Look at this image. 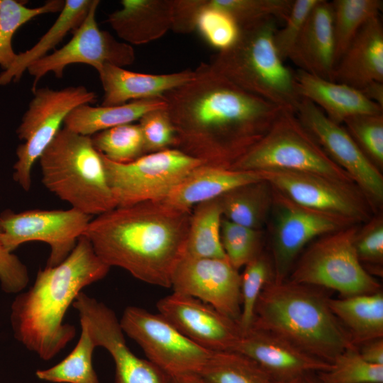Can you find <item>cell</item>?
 <instances>
[{
  "label": "cell",
  "instance_id": "ee69618b",
  "mask_svg": "<svg viewBox=\"0 0 383 383\" xmlns=\"http://www.w3.org/2000/svg\"><path fill=\"white\" fill-rule=\"evenodd\" d=\"M319 1L294 0L289 13L284 21V26L277 29L274 36L276 49L283 60L289 59L309 13Z\"/></svg>",
  "mask_w": 383,
  "mask_h": 383
},
{
  "label": "cell",
  "instance_id": "b9f144b4",
  "mask_svg": "<svg viewBox=\"0 0 383 383\" xmlns=\"http://www.w3.org/2000/svg\"><path fill=\"white\" fill-rule=\"evenodd\" d=\"M362 226H359L354 239L356 254L360 262L369 265L380 274L383 264V216L378 213Z\"/></svg>",
  "mask_w": 383,
  "mask_h": 383
},
{
  "label": "cell",
  "instance_id": "83f0119b",
  "mask_svg": "<svg viewBox=\"0 0 383 383\" xmlns=\"http://www.w3.org/2000/svg\"><path fill=\"white\" fill-rule=\"evenodd\" d=\"M93 0H66L55 23L29 50L18 53L13 65L0 74V86L18 82L30 65L45 57L86 18Z\"/></svg>",
  "mask_w": 383,
  "mask_h": 383
},
{
  "label": "cell",
  "instance_id": "e575fe53",
  "mask_svg": "<svg viewBox=\"0 0 383 383\" xmlns=\"http://www.w3.org/2000/svg\"><path fill=\"white\" fill-rule=\"evenodd\" d=\"M95 149L108 160L128 163L145 155L139 124L128 123L98 132L91 136Z\"/></svg>",
  "mask_w": 383,
  "mask_h": 383
},
{
  "label": "cell",
  "instance_id": "7bdbcfd3",
  "mask_svg": "<svg viewBox=\"0 0 383 383\" xmlns=\"http://www.w3.org/2000/svg\"><path fill=\"white\" fill-rule=\"evenodd\" d=\"M145 154L175 148L177 135L166 109L150 111L139 120Z\"/></svg>",
  "mask_w": 383,
  "mask_h": 383
},
{
  "label": "cell",
  "instance_id": "8992f818",
  "mask_svg": "<svg viewBox=\"0 0 383 383\" xmlns=\"http://www.w3.org/2000/svg\"><path fill=\"white\" fill-rule=\"evenodd\" d=\"M39 161L44 186L72 208L99 216L117 206L91 136L61 128Z\"/></svg>",
  "mask_w": 383,
  "mask_h": 383
},
{
  "label": "cell",
  "instance_id": "7dc6e473",
  "mask_svg": "<svg viewBox=\"0 0 383 383\" xmlns=\"http://www.w3.org/2000/svg\"><path fill=\"white\" fill-rule=\"evenodd\" d=\"M357 348L365 361L374 365H383V338L365 342Z\"/></svg>",
  "mask_w": 383,
  "mask_h": 383
},
{
  "label": "cell",
  "instance_id": "bcb514c9",
  "mask_svg": "<svg viewBox=\"0 0 383 383\" xmlns=\"http://www.w3.org/2000/svg\"><path fill=\"white\" fill-rule=\"evenodd\" d=\"M201 0H172V30L178 33H189L196 29L201 13Z\"/></svg>",
  "mask_w": 383,
  "mask_h": 383
},
{
  "label": "cell",
  "instance_id": "6da1fadb",
  "mask_svg": "<svg viewBox=\"0 0 383 383\" xmlns=\"http://www.w3.org/2000/svg\"><path fill=\"white\" fill-rule=\"evenodd\" d=\"M194 77L162 97L176 149L204 165L230 168L269 131L283 109L201 63Z\"/></svg>",
  "mask_w": 383,
  "mask_h": 383
},
{
  "label": "cell",
  "instance_id": "5bb4252c",
  "mask_svg": "<svg viewBox=\"0 0 383 383\" xmlns=\"http://www.w3.org/2000/svg\"><path fill=\"white\" fill-rule=\"evenodd\" d=\"M91 220V216L73 208L18 213L6 209L0 214V239L11 252L30 241L48 244L50 253L46 267H54L71 253Z\"/></svg>",
  "mask_w": 383,
  "mask_h": 383
},
{
  "label": "cell",
  "instance_id": "d6a6232c",
  "mask_svg": "<svg viewBox=\"0 0 383 383\" xmlns=\"http://www.w3.org/2000/svg\"><path fill=\"white\" fill-rule=\"evenodd\" d=\"M65 1L49 0L43 6L29 8L26 1L0 0V66L3 71L9 69L15 62L12 40L17 30L31 19L45 13L60 12Z\"/></svg>",
  "mask_w": 383,
  "mask_h": 383
},
{
  "label": "cell",
  "instance_id": "f546056e",
  "mask_svg": "<svg viewBox=\"0 0 383 383\" xmlns=\"http://www.w3.org/2000/svg\"><path fill=\"white\" fill-rule=\"evenodd\" d=\"M222 218L218 197L195 206L192 211L184 255L227 258L221 239Z\"/></svg>",
  "mask_w": 383,
  "mask_h": 383
},
{
  "label": "cell",
  "instance_id": "ab89813d",
  "mask_svg": "<svg viewBox=\"0 0 383 383\" xmlns=\"http://www.w3.org/2000/svg\"><path fill=\"white\" fill-rule=\"evenodd\" d=\"M343 123L365 155L377 167L382 170L383 113L357 115Z\"/></svg>",
  "mask_w": 383,
  "mask_h": 383
},
{
  "label": "cell",
  "instance_id": "d590c367",
  "mask_svg": "<svg viewBox=\"0 0 383 383\" xmlns=\"http://www.w3.org/2000/svg\"><path fill=\"white\" fill-rule=\"evenodd\" d=\"M244 267L240 274L241 312L239 326L242 333L252 327L257 299L265 285L274 279L270 255L263 250Z\"/></svg>",
  "mask_w": 383,
  "mask_h": 383
},
{
  "label": "cell",
  "instance_id": "52a82bcc",
  "mask_svg": "<svg viewBox=\"0 0 383 383\" xmlns=\"http://www.w3.org/2000/svg\"><path fill=\"white\" fill-rule=\"evenodd\" d=\"M230 168L302 172L355 184L349 175L323 151L296 113L285 110L267 133Z\"/></svg>",
  "mask_w": 383,
  "mask_h": 383
},
{
  "label": "cell",
  "instance_id": "4dcf8cb0",
  "mask_svg": "<svg viewBox=\"0 0 383 383\" xmlns=\"http://www.w3.org/2000/svg\"><path fill=\"white\" fill-rule=\"evenodd\" d=\"M206 383H275L255 362L235 351H213L197 374Z\"/></svg>",
  "mask_w": 383,
  "mask_h": 383
},
{
  "label": "cell",
  "instance_id": "e0dca14e",
  "mask_svg": "<svg viewBox=\"0 0 383 383\" xmlns=\"http://www.w3.org/2000/svg\"><path fill=\"white\" fill-rule=\"evenodd\" d=\"M173 292L196 298L239 324L240 274L227 258L184 255L172 274Z\"/></svg>",
  "mask_w": 383,
  "mask_h": 383
},
{
  "label": "cell",
  "instance_id": "3957f363",
  "mask_svg": "<svg viewBox=\"0 0 383 383\" xmlns=\"http://www.w3.org/2000/svg\"><path fill=\"white\" fill-rule=\"evenodd\" d=\"M110 268L89 240L79 237L65 260L40 270L33 285L17 294L10 315L15 338L43 360L55 357L76 335L75 327L64 321L68 308L84 287L104 279Z\"/></svg>",
  "mask_w": 383,
  "mask_h": 383
},
{
  "label": "cell",
  "instance_id": "ba28073f",
  "mask_svg": "<svg viewBox=\"0 0 383 383\" xmlns=\"http://www.w3.org/2000/svg\"><path fill=\"white\" fill-rule=\"evenodd\" d=\"M359 226H349L316 238L299 255L287 280L334 290L342 297L382 290L356 254L354 239Z\"/></svg>",
  "mask_w": 383,
  "mask_h": 383
},
{
  "label": "cell",
  "instance_id": "d4e9b609",
  "mask_svg": "<svg viewBox=\"0 0 383 383\" xmlns=\"http://www.w3.org/2000/svg\"><path fill=\"white\" fill-rule=\"evenodd\" d=\"M121 4L106 22L126 43H148L172 29V0H122Z\"/></svg>",
  "mask_w": 383,
  "mask_h": 383
},
{
  "label": "cell",
  "instance_id": "484cf974",
  "mask_svg": "<svg viewBox=\"0 0 383 383\" xmlns=\"http://www.w3.org/2000/svg\"><path fill=\"white\" fill-rule=\"evenodd\" d=\"M163 97H155L132 101L117 106H93L82 104L73 109L66 117L65 128L77 133L92 135L115 126L132 123L140 120L146 113L166 109Z\"/></svg>",
  "mask_w": 383,
  "mask_h": 383
},
{
  "label": "cell",
  "instance_id": "2e32d148",
  "mask_svg": "<svg viewBox=\"0 0 383 383\" xmlns=\"http://www.w3.org/2000/svg\"><path fill=\"white\" fill-rule=\"evenodd\" d=\"M99 4V0H93L86 18L72 32L69 42L29 65L27 71L34 78L33 91L48 73L62 78L64 70L71 64L88 65L98 72L105 65L123 67L134 62L135 55L131 45L116 40L109 32L99 28L96 12Z\"/></svg>",
  "mask_w": 383,
  "mask_h": 383
},
{
  "label": "cell",
  "instance_id": "7a4b0ae2",
  "mask_svg": "<svg viewBox=\"0 0 383 383\" xmlns=\"http://www.w3.org/2000/svg\"><path fill=\"white\" fill-rule=\"evenodd\" d=\"M192 211L163 201L117 206L91 220L83 235L109 267L168 288L185 254Z\"/></svg>",
  "mask_w": 383,
  "mask_h": 383
},
{
  "label": "cell",
  "instance_id": "ac0fdd59",
  "mask_svg": "<svg viewBox=\"0 0 383 383\" xmlns=\"http://www.w3.org/2000/svg\"><path fill=\"white\" fill-rule=\"evenodd\" d=\"M157 309L186 337L211 351H232L242 335L238 322L190 296L172 292Z\"/></svg>",
  "mask_w": 383,
  "mask_h": 383
},
{
  "label": "cell",
  "instance_id": "5b68a950",
  "mask_svg": "<svg viewBox=\"0 0 383 383\" xmlns=\"http://www.w3.org/2000/svg\"><path fill=\"white\" fill-rule=\"evenodd\" d=\"M277 22L270 18L240 27L235 41L213 55L209 64L238 87L296 113L301 99L294 72L274 45Z\"/></svg>",
  "mask_w": 383,
  "mask_h": 383
},
{
  "label": "cell",
  "instance_id": "277c9868",
  "mask_svg": "<svg viewBox=\"0 0 383 383\" xmlns=\"http://www.w3.org/2000/svg\"><path fill=\"white\" fill-rule=\"evenodd\" d=\"M318 289L287 279L270 281L257 299L251 328L272 333L331 363L356 345L331 310L328 298Z\"/></svg>",
  "mask_w": 383,
  "mask_h": 383
},
{
  "label": "cell",
  "instance_id": "7402d4cb",
  "mask_svg": "<svg viewBox=\"0 0 383 383\" xmlns=\"http://www.w3.org/2000/svg\"><path fill=\"white\" fill-rule=\"evenodd\" d=\"M333 81L359 90L383 82V27L379 16L359 30L335 65Z\"/></svg>",
  "mask_w": 383,
  "mask_h": 383
},
{
  "label": "cell",
  "instance_id": "cb8c5ba5",
  "mask_svg": "<svg viewBox=\"0 0 383 383\" xmlns=\"http://www.w3.org/2000/svg\"><path fill=\"white\" fill-rule=\"evenodd\" d=\"M261 180L264 177L260 171L202 165L187 175L161 201L178 209L192 210L197 204L218 198L238 187Z\"/></svg>",
  "mask_w": 383,
  "mask_h": 383
},
{
  "label": "cell",
  "instance_id": "603a6c76",
  "mask_svg": "<svg viewBox=\"0 0 383 383\" xmlns=\"http://www.w3.org/2000/svg\"><path fill=\"white\" fill-rule=\"evenodd\" d=\"M98 74L104 89L101 106H117L128 101L162 97L165 92L192 80L195 71L150 74L105 65Z\"/></svg>",
  "mask_w": 383,
  "mask_h": 383
},
{
  "label": "cell",
  "instance_id": "f6af8a7d",
  "mask_svg": "<svg viewBox=\"0 0 383 383\" xmlns=\"http://www.w3.org/2000/svg\"><path fill=\"white\" fill-rule=\"evenodd\" d=\"M27 267L14 254L7 251L0 239V284L4 292L18 294L28 285Z\"/></svg>",
  "mask_w": 383,
  "mask_h": 383
},
{
  "label": "cell",
  "instance_id": "d6986e66",
  "mask_svg": "<svg viewBox=\"0 0 383 383\" xmlns=\"http://www.w3.org/2000/svg\"><path fill=\"white\" fill-rule=\"evenodd\" d=\"M232 351L252 360L276 382L326 371L331 366L272 333L253 328L242 333Z\"/></svg>",
  "mask_w": 383,
  "mask_h": 383
},
{
  "label": "cell",
  "instance_id": "74e56055",
  "mask_svg": "<svg viewBox=\"0 0 383 383\" xmlns=\"http://www.w3.org/2000/svg\"><path fill=\"white\" fill-rule=\"evenodd\" d=\"M294 0H207L209 6L228 13L242 27L272 18L284 21Z\"/></svg>",
  "mask_w": 383,
  "mask_h": 383
},
{
  "label": "cell",
  "instance_id": "8d00e7d4",
  "mask_svg": "<svg viewBox=\"0 0 383 383\" xmlns=\"http://www.w3.org/2000/svg\"><path fill=\"white\" fill-rule=\"evenodd\" d=\"M317 374L321 383H383V365L365 361L357 346L341 353L328 370Z\"/></svg>",
  "mask_w": 383,
  "mask_h": 383
},
{
  "label": "cell",
  "instance_id": "7c38bea8",
  "mask_svg": "<svg viewBox=\"0 0 383 383\" xmlns=\"http://www.w3.org/2000/svg\"><path fill=\"white\" fill-rule=\"evenodd\" d=\"M260 172L273 189L306 209L349 225H362L374 215L367 200L353 184L302 172Z\"/></svg>",
  "mask_w": 383,
  "mask_h": 383
},
{
  "label": "cell",
  "instance_id": "f907efd6",
  "mask_svg": "<svg viewBox=\"0 0 383 383\" xmlns=\"http://www.w3.org/2000/svg\"><path fill=\"white\" fill-rule=\"evenodd\" d=\"M313 374H306L290 380L278 382L275 383H321L318 377H315Z\"/></svg>",
  "mask_w": 383,
  "mask_h": 383
},
{
  "label": "cell",
  "instance_id": "4316f807",
  "mask_svg": "<svg viewBox=\"0 0 383 383\" xmlns=\"http://www.w3.org/2000/svg\"><path fill=\"white\" fill-rule=\"evenodd\" d=\"M333 313L356 346L383 338V293L358 294L328 300Z\"/></svg>",
  "mask_w": 383,
  "mask_h": 383
},
{
  "label": "cell",
  "instance_id": "f35d334b",
  "mask_svg": "<svg viewBox=\"0 0 383 383\" xmlns=\"http://www.w3.org/2000/svg\"><path fill=\"white\" fill-rule=\"evenodd\" d=\"M264 232L223 217L221 239L226 256L238 270L262 251Z\"/></svg>",
  "mask_w": 383,
  "mask_h": 383
},
{
  "label": "cell",
  "instance_id": "30bf717a",
  "mask_svg": "<svg viewBox=\"0 0 383 383\" xmlns=\"http://www.w3.org/2000/svg\"><path fill=\"white\" fill-rule=\"evenodd\" d=\"M101 155L117 206L163 200L187 175L204 165L176 148L148 153L124 164Z\"/></svg>",
  "mask_w": 383,
  "mask_h": 383
},
{
  "label": "cell",
  "instance_id": "836d02e7",
  "mask_svg": "<svg viewBox=\"0 0 383 383\" xmlns=\"http://www.w3.org/2000/svg\"><path fill=\"white\" fill-rule=\"evenodd\" d=\"M96 345L87 330L81 326L77 343L62 361L44 370H38L36 377L52 383H99L92 364Z\"/></svg>",
  "mask_w": 383,
  "mask_h": 383
},
{
  "label": "cell",
  "instance_id": "4fadbf2b",
  "mask_svg": "<svg viewBox=\"0 0 383 383\" xmlns=\"http://www.w3.org/2000/svg\"><path fill=\"white\" fill-rule=\"evenodd\" d=\"M296 115L327 155L351 178L374 215L383 206V175L345 128L331 121L314 104L301 99Z\"/></svg>",
  "mask_w": 383,
  "mask_h": 383
},
{
  "label": "cell",
  "instance_id": "8fae6325",
  "mask_svg": "<svg viewBox=\"0 0 383 383\" xmlns=\"http://www.w3.org/2000/svg\"><path fill=\"white\" fill-rule=\"evenodd\" d=\"M119 322L124 334L168 376L198 374L213 352L192 341L159 313L129 306Z\"/></svg>",
  "mask_w": 383,
  "mask_h": 383
},
{
  "label": "cell",
  "instance_id": "9c48e42d",
  "mask_svg": "<svg viewBox=\"0 0 383 383\" xmlns=\"http://www.w3.org/2000/svg\"><path fill=\"white\" fill-rule=\"evenodd\" d=\"M33 93L16 131L18 138L24 143L16 149L13 174V180L26 192L31 187L33 165L60 131L67 115L80 105L96 101V93L84 86L59 90L37 88Z\"/></svg>",
  "mask_w": 383,
  "mask_h": 383
},
{
  "label": "cell",
  "instance_id": "1f68e13d",
  "mask_svg": "<svg viewBox=\"0 0 383 383\" xmlns=\"http://www.w3.org/2000/svg\"><path fill=\"white\" fill-rule=\"evenodd\" d=\"M333 30L335 65L361 28L370 20L379 16L382 0H334Z\"/></svg>",
  "mask_w": 383,
  "mask_h": 383
},
{
  "label": "cell",
  "instance_id": "60d3db41",
  "mask_svg": "<svg viewBox=\"0 0 383 383\" xmlns=\"http://www.w3.org/2000/svg\"><path fill=\"white\" fill-rule=\"evenodd\" d=\"M201 6L196 29L219 50L231 46L239 34L236 22L226 12L209 6L207 0H201Z\"/></svg>",
  "mask_w": 383,
  "mask_h": 383
},
{
  "label": "cell",
  "instance_id": "f1b7e54d",
  "mask_svg": "<svg viewBox=\"0 0 383 383\" xmlns=\"http://www.w3.org/2000/svg\"><path fill=\"white\" fill-rule=\"evenodd\" d=\"M218 198L224 218L262 230L270 217L273 190L267 181L261 180L238 187Z\"/></svg>",
  "mask_w": 383,
  "mask_h": 383
},
{
  "label": "cell",
  "instance_id": "c3c4849f",
  "mask_svg": "<svg viewBox=\"0 0 383 383\" xmlns=\"http://www.w3.org/2000/svg\"><path fill=\"white\" fill-rule=\"evenodd\" d=\"M360 91L367 99L383 107V82H372Z\"/></svg>",
  "mask_w": 383,
  "mask_h": 383
},
{
  "label": "cell",
  "instance_id": "681fc988",
  "mask_svg": "<svg viewBox=\"0 0 383 383\" xmlns=\"http://www.w3.org/2000/svg\"><path fill=\"white\" fill-rule=\"evenodd\" d=\"M169 383H206L195 373H184L169 376Z\"/></svg>",
  "mask_w": 383,
  "mask_h": 383
},
{
  "label": "cell",
  "instance_id": "44dd1931",
  "mask_svg": "<svg viewBox=\"0 0 383 383\" xmlns=\"http://www.w3.org/2000/svg\"><path fill=\"white\" fill-rule=\"evenodd\" d=\"M294 77L300 98L314 104L336 123L341 124L347 118L357 115L383 113V107L351 86L299 69L294 72Z\"/></svg>",
  "mask_w": 383,
  "mask_h": 383
},
{
  "label": "cell",
  "instance_id": "ffe728a7",
  "mask_svg": "<svg viewBox=\"0 0 383 383\" xmlns=\"http://www.w3.org/2000/svg\"><path fill=\"white\" fill-rule=\"evenodd\" d=\"M289 59L299 70L333 81L335 50L331 1L320 0L312 9Z\"/></svg>",
  "mask_w": 383,
  "mask_h": 383
},
{
  "label": "cell",
  "instance_id": "9a60e30c",
  "mask_svg": "<svg viewBox=\"0 0 383 383\" xmlns=\"http://www.w3.org/2000/svg\"><path fill=\"white\" fill-rule=\"evenodd\" d=\"M269 217L270 257L275 282L287 279L307 244L327 233L352 226L302 207L273 189Z\"/></svg>",
  "mask_w": 383,
  "mask_h": 383
}]
</instances>
